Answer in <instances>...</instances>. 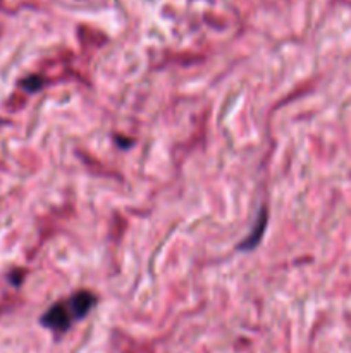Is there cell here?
Returning <instances> with one entry per match:
<instances>
[{
  "label": "cell",
  "mask_w": 351,
  "mask_h": 353,
  "mask_svg": "<svg viewBox=\"0 0 351 353\" xmlns=\"http://www.w3.org/2000/svg\"><path fill=\"white\" fill-rule=\"evenodd\" d=\"M41 85H43V79L38 78V76H30V78L23 79V83H21V86L30 93L36 92L38 88H41Z\"/></svg>",
  "instance_id": "obj_3"
},
{
  "label": "cell",
  "mask_w": 351,
  "mask_h": 353,
  "mask_svg": "<svg viewBox=\"0 0 351 353\" xmlns=\"http://www.w3.org/2000/svg\"><path fill=\"white\" fill-rule=\"evenodd\" d=\"M265 224H267V214H265V210H262L260 217H258V221H257V224H255L251 234L243 241V243H240L237 250H251V248L257 247L258 241H260V238H262V234H264Z\"/></svg>",
  "instance_id": "obj_2"
},
{
  "label": "cell",
  "mask_w": 351,
  "mask_h": 353,
  "mask_svg": "<svg viewBox=\"0 0 351 353\" xmlns=\"http://www.w3.org/2000/svg\"><path fill=\"white\" fill-rule=\"evenodd\" d=\"M95 295L89 292H78L69 299L61 300L52 305L47 312L41 316V324L55 333H65L72 323L83 319L89 310L95 307Z\"/></svg>",
  "instance_id": "obj_1"
}]
</instances>
